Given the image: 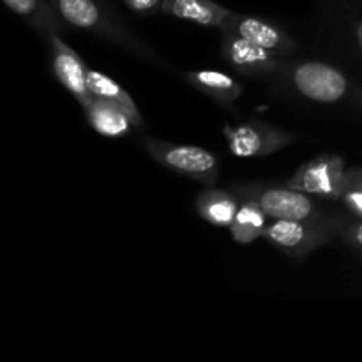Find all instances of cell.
I'll use <instances>...</instances> for the list:
<instances>
[{"label": "cell", "instance_id": "cell-1", "mask_svg": "<svg viewBox=\"0 0 362 362\" xmlns=\"http://www.w3.org/2000/svg\"><path fill=\"white\" fill-rule=\"evenodd\" d=\"M144 147L152 158L166 168L186 179L212 186L219 179V161L211 151L194 145H177L147 136Z\"/></svg>", "mask_w": 362, "mask_h": 362}, {"label": "cell", "instance_id": "cell-2", "mask_svg": "<svg viewBox=\"0 0 362 362\" xmlns=\"http://www.w3.org/2000/svg\"><path fill=\"white\" fill-rule=\"evenodd\" d=\"M338 223L310 219H274L269 223L264 237L293 258H304L332 239Z\"/></svg>", "mask_w": 362, "mask_h": 362}, {"label": "cell", "instance_id": "cell-3", "mask_svg": "<svg viewBox=\"0 0 362 362\" xmlns=\"http://www.w3.org/2000/svg\"><path fill=\"white\" fill-rule=\"evenodd\" d=\"M52 2L60 18L73 27L101 34L103 37L112 39V41L127 46L138 53L148 52L144 42L136 41L129 32L110 20L95 0H52Z\"/></svg>", "mask_w": 362, "mask_h": 362}, {"label": "cell", "instance_id": "cell-4", "mask_svg": "<svg viewBox=\"0 0 362 362\" xmlns=\"http://www.w3.org/2000/svg\"><path fill=\"white\" fill-rule=\"evenodd\" d=\"M345 172V159L334 154H324L304 163L296 175L286 182V186L311 197L339 200Z\"/></svg>", "mask_w": 362, "mask_h": 362}, {"label": "cell", "instance_id": "cell-5", "mask_svg": "<svg viewBox=\"0 0 362 362\" xmlns=\"http://www.w3.org/2000/svg\"><path fill=\"white\" fill-rule=\"evenodd\" d=\"M228 148L237 158H262L274 154L296 141V136L288 131L278 129L264 122H244L235 127H225Z\"/></svg>", "mask_w": 362, "mask_h": 362}, {"label": "cell", "instance_id": "cell-6", "mask_svg": "<svg viewBox=\"0 0 362 362\" xmlns=\"http://www.w3.org/2000/svg\"><path fill=\"white\" fill-rule=\"evenodd\" d=\"M223 32L221 53L226 62L243 74L258 76V74H274L286 69L288 64L281 60V55L269 52L255 45L250 39L230 30Z\"/></svg>", "mask_w": 362, "mask_h": 362}, {"label": "cell", "instance_id": "cell-7", "mask_svg": "<svg viewBox=\"0 0 362 362\" xmlns=\"http://www.w3.org/2000/svg\"><path fill=\"white\" fill-rule=\"evenodd\" d=\"M292 83L304 98L317 103L339 101L349 88L341 71L322 62H304L293 67Z\"/></svg>", "mask_w": 362, "mask_h": 362}, {"label": "cell", "instance_id": "cell-8", "mask_svg": "<svg viewBox=\"0 0 362 362\" xmlns=\"http://www.w3.org/2000/svg\"><path fill=\"white\" fill-rule=\"evenodd\" d=\"M244 198H253L271 219L317 218L318 205L311 194L292 187H251Z\"/></svg>", "mask_w": 362, "mask_h": 362}, {"label": "cell", "instance_id": "cell-9", "mask_svg": "<svg viewBox=\"0 0 362 362\" xmlns=\"http://www.w3.org/2000/svg\"><path fill=\"white\" fill-rule=\"evenodd\" d=\"M48 42L52 46V67L57 80L67 88V92H71V95L85 110L94 99L90 88H88L87 64L69 45L60 39L59 34H53Z\"/></svg>", "mask_w": 362, "mask_h": 362}, {"label": "cell", "instance_id": "cell-10", "mask_svg": "<svg viewBox=\"0 0 362 362\" xmlns=\"http://www.w3.org/2000/svg\"><path fill=\"white\" fill-rule=\"evenodd\" d=\"M221 30L235 32L243 37L250 39L255 45L276 53V55H290L297 49V42L292 35L286 34L283 28L272 21L262 20L257 16H244V14L232 13L221 25Z\"/></svg>", "mask_w": 362, "mask_h": 362}, {"label": "cell", "instance_id": "cell-11", "mask_svg": "<svg viewBox=\"0 0 362 362\" xmlns=\"http://www.w3.org/2000/svg\"><path fill=\"white\" fill-rule=\"evenodd\" d=\"M161 11L180 20L193 21L202 27H218L225 23L232 11L214 0H163Z\"/></svg>", "mask_w": 362, "mask_h": 362}, {"label": "cell", "instance_id": "cell-12", "mask_svg": "<svg viewBox=\"0 0 362 362\" xmlns=\"http://www.w3.org/2000/svg\"><path fill=\"white\" fill-rule=\"evenodd\" d=\"M85 115L92 129L106 138L127 136L131 133V127H134L126 112L101 98L92 99L90 105L85 108Z\"/></svg>", "mask_w": 362, "mask_h": 362}, {"label": "cell", "instance_id": "cell-13", "mask_svg": "<svg viewBox=\"0 0 362 362\" xmlns=\"http://www.w3.org/2000/svg\"><path fill=\"white\" fill-rule=\"evenodd\" d=\"M7 7L23 18L41 37L49 39L62 32L60 14L53 11L45 0H4Z\"/></svg>", "mask_w": 362, "mask_h": 362}, {"label": "cell", "instance_id": "cell-14", "mask_svg": "<svg viewBox=\"0 0 362 362\" xmlns=\"http://www.w3.org/2000/svg\"><path fill=\"white\" fill-rule=\"evenodd\" d=\"M186 80L187 83L197 87L198 90L205 92L209 98L225 106L235 103L244 90L243 85L237 83L228 74L219 73V71H189V73H186Z\"/></svg>", "mask_w": 362, "mask_h": 362}, {"label": "cell", "instance_id": "cell-15", "mask_svg": "<svg viewBox=\"0 0 362 362\" xmlns=\"http://www.w3.org/2000/svg\"><path fill=\"white\" fill-rule=\"evenodd\" d=\"M269 216L253 198H244L243 204L237 209V214L230 225V232L235 243L250 244L258 237H264L267 230Z\"/></svg>", "mask_w": 362, "mask_h": 362}, {"label": "cell", "instance_id": "cell-16", "mask_svg": "<svg viewBox=\"0 0 362 362\" xmlns=\"http://www.w3.org/2000/svg\"><path fill=\"white\" fill-rule=\"evenodd\" d=\"M197 212L214 226L230 228L239 209V202L233 194L221 189H205L197 198Z\"/></svg>", "mask_w": 362, "mask_h": 362}, {"label": "cell", "instance_id": "cell-17", "mask_svg": "<svg viewBox=\"0 0 362 362\" xmlns=\"http://www.w3.org/2000/svg\"><path fill=\"white\" fill-rule=\"evenodd\" d=\"M88 88H90L94 98L106 99V101L119 106L122 112H126L134 127H141L144 120H141V115L138 112L136 105H134L133 98L115 80H112L106 74L99 73V71L88 69Z\"/></svg>", "mask_w": 362, "mask_h": 362}, {"label": "cell", "instance_id": "cell-18", "mask_svg": "<svg viewBox=\"0 0 362 362\" xmlns=\"http://www.w3.org/2000/svg\"><path fill=\"white\" fill-rule=\"evenodd\" d=\"M339 200L359 218H362V168H352L345 172L341 198Z\"/></svg>", "mask_w": 362, "mask_h": 362}, {"label": "cell", "instance_id": "cell-19", "mask_svg": "<svg viewBox=\"0 0 362 362\" xmlns=\"http://www.w3.org/2000/svg\"><path fill=\"white\" fill-rule=\"evenodd\" d=\"M124 2L134 13H151L156 7L161 6L163 0H124Z\"/></svg>", "mask_w": 362, "mask_h": 362}, {"label": "cell", "instance_id": "cell-20", "mask_svg": "<svg viewBox=\"0 0 362 362\" xmlns=\"http://www.w3.org/2000/svg\"><path fill=\"white\" fill-rule=\"evenodd\" d=\"M345 239L357 250H362V221L357 225H352L345 232Z\"/></svg>", "mask_w": 362, "mask_h": 362}, {"label": "cell", "instance_id": "cell-21", "mask_svg": "<svg viewBox=\"0 0 362 362\" xmlns=\"http://www.w3.org/2000/svg\"><path fill=\"white\" fill-rule=\"evenodd\" d=\"M356 35H357V42H359V46H361V48H362V21H361L359 25H357Z\"/></svg>", "mask_w": 362, "mask_h": 362}]
</instances>
